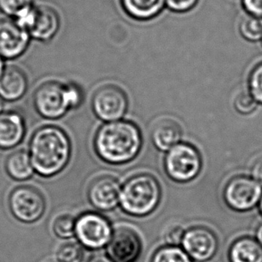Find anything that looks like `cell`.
Returning a JSON list of instances; mask_svg holds the SVG:
<instances>
[{
	"label": "cell",
	"instance_id": "35",
	"mask_svg": "<svg viewBox=\"0 0 262 262\" xmlns=\"http://www.w3.org/2000/svg\"><path fill=\"white\" fill-rule=\"evenodd\" d=\"M4 69H5V68H4L3 59H2V57L0 56V75L3 73Z\"/></svg>",
	"mask_w": 262,
	"mask_h": 262
},
{
	"label": "cell",
	"instance_id": "2",
	"mask_svg": "<svg viewBox=\"0 0 262 262\" xmlns=\"http://www.w3.org/2000/svg\"><path fill=\"white\" fill-rule=\"evenodd\" d=\"M29 154L34 170L39 176L53 177L68 165L71 156V142L61 128L47 125L32 135Z\"/></svg>",
	"mask_w": 262,
	"mask_h": 262
},
{
	"label": "cell",
	"instance_id": "15",
	"mask_svg": "<svg viewBox=\"0 0 262 262\" xmlns=\"http://www.w3.org/2000/svg\"><path fill=\"white\" fill-rule=\"evenodd\" d=\"M25 135L24 117L17 112L0 113V149H12L18 145Z\"/></svg>",
	"mask_w": 262,
	"mask_h": 262
},
{
	"label": "cell",
	"instance_id": "30",
	"mask_svg": "<svg viewBox=\"0 0 262 262\" xmlns=\"http://www.w3.org/2000/svg\"><path fill=\"white\" fill-rule=\"evenodd\" d=\"M199 0H166V7L176 13H186L192 10Z\"/></svg>",
	"mask_w": 262,
	"mask_h": 262
},
{
	"label": "cell",
	"instance_id": "28",
	"mask_svg": "<svg viewBox=\"0 0 262 262\" xmlns=\"http://www.w3.org/2000/svg\"><path fill=\"white\" fill-rule=\"evenodd\" d=\"M184 233H185V231L184 228L179 225L171 226L167 228V230L165 231L164 241L167 244V245L178 246V245H182Z\"/></svg>",
	"mask_w": 262,
	"mask_h": 262
},
{
	"label": "cell",
	"instance_id": "7",
	"mask_svg": "<svg viewBox=\"0 0 262 262\" xmlns=\"http://www.w3.org/2000/svg\"><path fill=\"white\" fill-rule=\"evenodd\" d=\"M113 232L110 221L99 213H83L75 223V236L79 244L89 250L106 247Z\"/></svg>",
	"mask_w": 262,
	"mask_h": 262
},
{
	"label": "cell",
	"instance_id": "17",
	"mask_svg": "<svg viewBox=\"0 0 262 262\" xmlns=\"http://www.w3.org/2000/svg\"><path fill=\"white\" fill-rule=\"evenodd\" d=\"M182 137V128L177 121L164 118L154 124L151 140L157 149L167 151L177 145Z\"/></svg>",
	"mask_w": 262,
	"mask_h": 262
},
{
	"label": "cell",
	"instance_id": "5",
	"mask_svg": "<svg viewBox=\"0 0 262 262\" xmlns=\"http://www.w3.org/2000/svg\"><path fill=\"white\" fill-rule=\"evenodd\" d=\"M202 160L198 149L189 143H178L167 151L165 169L172 180L187 183L202 170Z\"/></svg>",
	"mask_w": 262,
	"mask_h": 262
},
{
	"label": "cell",
	"instance_id": "4",
	"mask_svg": "<svg viewBox=\"0 0 262 262\" xmlns=\"http://www.w3.org/2000/svg\"><path fill=\"white\" fill-rule=\"evenodd\" d=\"M14 20L28 32L31 38L40 41L50 40L60 27L59 14L54 7L46 4H34Z\"/></svg>",
	"mask_w": 262,
	"mask_h": 262
},
{
	"label": "cell",
	"instance_id": "26",
	"mask_svg": "<svg viewBox=\"0 0 262 262\" xmlns=\"http://www.w3.org/2000/svg\"><path fill=\"white\" fill-rule=\"evenodd\" d=\"M249 93L262 105V62L252 69L248 79Z\"/></svg>",
	"mask_w": 262,
	"mask_h": 262
},
{
	"label": "cell",
	"instance_id": "31",
	"mask_svg": "<svg viewBox=\"0 0 262 262\" xmlns=\"http://www.w3.org/2000/svg\"><path fill=\"white\" fill-rule=\"evenodd\" d=\"M242 5L247 14L262 19V0H242Z\"/></svg>",
	"mask_w": 262,
	"mask_h": 262
},
{
	"label": "cell",
	"instance_id": "16",
	"mask_svg": "<svg viewBox=\"0 0 262 262\" xmlns=\"http://www.w3.org/2000/svg\"><path fill=\"white\" fill-rule=\"evenodd\" d=\"M28 87V80L17 67H7L0 75V97L7 101L21 98Z\"/></svg>",
	"mask_w": 262,
	"mask_h": 262
},
{
	"label": "cell",
	"instance_id": "24",
	"mask_svg": "<svg viewBox=\"0 0 262 262\" xmlns=\"http://www.w3.org/2000/svg\"><path fill=\"white\" fill-rule=\"evenodd\" d=\"M75 220L71 215L64 214L56 217L53 222L54 234L60 239H70L75 236Z\"/></svg>",
	"mask_w": 262,
	"mask_h": 262
},
{
	"label": "cell",
	"instance_id": "33",
	"mask_svg": "<svg viewBox=\"0 0 262 262\" xmlns=\"http://www.w3.org/2000/svg\"><path fill=\"white\" fill-rule=\"evenodd\" d=\"M87 262H113L106 255L103 254H96L92 256L91 259H89Z\"/></svg>",
	"mask_w": 262,
	"mask_h": 262
},
{
	"label": "cell",
	"instance_id": "34",
	"mask_svg": "<svg viewBox=\"0 0 262 262\" xmlns=\"http://www.w3.org/2000/svg\"><path fill=\"white\" fill-rule=\"evenodd\" d=\"M255 239L262 246V223L259 224V227H257V229H256Z\"/></svg>",
	"mask_w": 262,
	"mask_h": 262
},
{
	"label": "cell",
	"instance_id": "25",
	"mask_svg": "<svg viewBox=\"0 0 262 262\" xmlns=\"http://www.w3.org/2000/svg\"><path fill=\"white\" fill-rule=\"evenodd\" d=\"M34 5L33 0H0V11L9 18L17 17Z\"/></svg>",
	"mask_w": 262,
	"mask_h": 262
},
{
	"label": "cell",
	"instance_id": "32",
	"mask_svg": "<svg viewBox=\"0 0 262 262\" xmlns=\"http://www.w3.org/2000/svg\"><path fill=\"white\" fill-rule=\"evenodd\" d=\"M252 177L262 186V159L257 160L252 166Z\"/></svg>",
	"mask_w": 262,
	"mask_h": 262
},
{
	"label": "cell",
	"instance_id": "1",
	"mask_svg": "<svg viewBox=\"0 0 262 262\" xmlns=\"http://www.w3.org/2000/svg\"><path fill=\"white\" fill-rule=\"evenodd\" d=\"M142 134L130 121L107 122L97 132L96 153L106 163H127L137 157L142 148Z\"/></svg>",
	"mask_w": 262,
	"mask_h": 262
},
{
	"label": "cell",
	"instance_id": "20",
	"mask_svg": "<svg viewBox=\"0 0 262 262\" xmlns=\"http://www.w3.org/2000/svg\"><path fill=\"white\" fill-rule=\"evenodd\" d=\"M8 176L14 180H27L33 174L34 167L28 152L17 150L10 154L6 161Z\"/></svg>",
	"mask_w": 262,
	"mask_h": 262
},
{
	"label": "cell",
	"instance_id": "12",
	"mask_svg": "<svg viewBox=\"0 0 262 262\" xmlns=\"http://www.w3.org/2000/svg\"><path fill=\"white\" fill-rule=\"evenodd\" d=\"M182 247L191 259L207 262L216 256L219 251V239L208 227H191L184 233Z\"/></svg>",
	"mask_w": 262,
	"mask_h": 262
},
{
	"label": "cell",
	"instance_id": "29",
	"mask_svg": "<svg viewBox=\"0 0 262 262\" xmlns=\"http://www.w3.org/2000/svg\"><path fill=\"white\" fill-rule=\"evenodd\" d=\"M67 92H68V103L70 110L77 108L82 105L84 98V93L82 88L75 83L67 84Z\"/></svg>",
	"mask_w": 262,
	"mask_h": 262
},
{
	"label": "cell",
	"instance_id": "3",
	"mask_svg": "<svg viewBox=\"0 0 262 262\" xmlns=\"http://www.w3.org/2000/svg\"><path fill=\"white\" fill-rule=\"evenodd\" d=\"M161 189L155 177L139 174L131 177L121 189L120 205L124 212L134 216H145L159 206Z\"/></svg>",
	"mask_w": 262,
	"mask_h": 262
},
{
	"label": "cell",
	"instance_id": "9",
	"mask_svg": "<svg viewBox=\"0 0 262 262\" xmlns=\"http://www.w3.org/2000/svg\"><path fill=\"white\" fill-rule=\"evenodd\" d=\"M33 104L41 117L48 119L63 117L70 110L67 85L56 81L44 82L36 90Z\"/></svg>",
	"mask_w": 262,
	"mask_h": 262
},
{
	"label": "cell",
	"instance_id": "13",
	"mask_svg": "<svg viewBox=\"0 0 262 262\" xmlns=\"http://www.w3.org/2000/svg\"><path fill=\"white\" fill-rule=\"evenodd\" d=\"M31 36L13 18L0 20V56L7 59L20 57L28 48Z\"/></svg>",
	"mask_w": 262,
	"mask_h": 262
},
{
	"label": "cell",
	"instance_id": "8",
	"mask_svg": "<svg viewBox=\"0 0 262 262\" xmlns=\"http://www.w3.org/2000/svg\"><path fill=\"white\" fill-rule=\"evenodd\" d=\"M9 209L13 216L20 222L35 223L42 217L46 202L41 192L32 186L15 188L9 196Z\"/></svg>",
	"mask_w": 262,
	"mask_h": 262
},
{
	"label": "cell",
	"instance_id": "38",
	"mask_svg": "<svg viewBox=\"0 0 262 262\" xmlns=\"http://www.w3.org/2000/svg\"><path fill=\"white\" fill-rule=\"evenodd\" d=\"M261 42H262V39H261Z\"/></svg>",
	"mask_w": 262,
	"mask_h": 262
},
{
	"label": "cell",
	"instance_id": "6",
	"mask_svg": "<svg viewBox=\"0 0 262 262\" xmlns=\"http://www.w3.org/2000/svg\"><path fill=\"white\" fill-rule=\"evenodd\" d=\"M261 196V185L247 176L233 177L224 189L226 204L236 212L251 211L259 206Z\"/></svg>",
	"mask_w": 262,
	"mask_h": 262
},
{
	"label": "cell",
	"instance_id": "23",
	"mask_svg": "<svg viewBox=\"0 0 262 262\" xmlns=\"http://www.w3.org/2000/svg\"><path fill=\"white\" fill-rule=\"evenodd\" d=\"M83 258V246L76 242L66 243L57 250V259L58 262H82Z\"/></svg>",
	"mask_w": 262,
	"mask_h": 262
},
{
	"label": "cell",
	"instance_id": "36",
	"mask_svg": "<svg viewBox=\"0 0 262 262\" xmlns=\"http://www.w3.org/2000/svg\"><path fill=\"white\" fill-rule=\"evenodd\" d=\"M3 99L0 97V113H1V111L3 110Z\"/></svg>",
	"mask_w": 262,
	"mask_h": 262
},
{
	"label": "cell",
	"instance_id": "22",
	"mask_svg": "<svg viewBox=\"0 0 262 262\" xmlns=\"http://www.w3.org/2000/svg\"><path fill=\"white\" fill-rule=\"evenodd\" d=\"M151 262H191V259L179 246L166 245L157 250Z\"/></svg>",
	"mask_w": 262,
	"mask_h": 262
},
{
	"label": "cell",
	"instance_id": "37",
	"mask_svg": "<svg viewBox=\"0 0 262 262\" xmlns=\"http://www.w3.org/2000/svg\"><path fill=\"white\" fill-rule=\"evenodd\" d=\"M258 207H259V212H260V214H261L262 216V196L261 199H260V202H259V206H258Z\"/></svg>",
	"mask_w": 262,
	"mask_h": 262
},
{
	"label": "cell",
	"instance_id": "39",
	"mask_svg": "<svg viewBox=\"0 0 262 262\" xmlns=\"http://www.w3.org/2000/svg\"><path fill=\"white\" fill-rule=\"evenodd\" d=\"M57 262H58V261H57Z\"/></svg>",
	"mask_w": 262,
	"mask_h": 262
},
{
	"label": "cell",
	"instance_id": "19",
	"mask_svg": "<svg viewBox=\"0 0 262 262\" xmlns=\"http://www.w3.org/2000/svg\"><path fill=\"white\" fill-rule=\"evenodd\" d=\"M124 12L135 20L147 21L157 17L166 7V0H121Z\"/></svg>",
	"mask_w": 262,
	"mask_h": 262
},
{
	"label": "cell",
	"instance_id": "10",
	"mask_svg": "<svg viewBox=\"0 0 262 262\" xmlns=\"http://www.w3.org/2000/svg\"><path fill=\"white\" fill-rule=\"evenodd\" d=\"M127 108V96L117 86H103L98 89L93 95V112L99 119L105 122L120 120Z\"/></svg>",
	"mask_w": 262,
	"mask_h": 262
},
{
	"label": "cell",
	"instance_id": "14",
	"mask_svg": "<svg viewBox=\"0 0 262 262\" xmlns=\"http://www.w3.org/2000/svg\"><path fill=\"white\" fill-rule=\"evenodd\" d=\"M120 184L110 176L96 178L88 190V198L92 206L102 211L115 209L120 203Z\"/></svg>",
	"mask_w": 262,
	"mask_h": 262
},
{
	"label": "cell",
	"instance_id": "21",
	"mask_svg": "<svg viewBox=\"0 0 262 262\" xmlns=\"http://www.w3.org/2000/svg\"><path fill=\"white\" fill-rule=\"evenodd\" d=\"M239 32L244 39L256 42L262 39V19L247 14L239 24Z\"/></svg>",
	"mask_w": 262,
	"mask_h": 262
},
{
	"label": "cell",
	"instance_id": "27",
	"mask_svg": "<svg viewBox=\"0 0 262 262\" xmlns=\"http://www.w3.org/2000/svg\"><path fill=\"white\" fill-rule=\"evenodd\" d=\"M258 103L252 98L250 93H241L235 98L234 108L241 115H250L255 111Z\"/></svg>",
	"mask_w": 262,
	"mask_h": 262
},
{
	"label": "cell",
	"instance_id": "11",
	"mask_svg": "<svg viewBox=\"0 0 262 262\" xmlns=\"http://www.w3.org/2000/svg\"><path fill=\"white\" fill-rule=\"evenodd\" d=\"M106 252L113 262H137L142 252L141 236L130 227H118L106 245Z\"/></svg>",
	"mask_w": 262,
	"mask_h": 262
},
{
	"label": "cell",
	"instance_id": "18",
	"mask_svg": "<svg viewBox=\"0 0 262 262\" xmlns=\"http://www.w3.org/2000/svg\"><path fill=\"white\" fill-rule=\"evenodd\" d=\"M228 259L229 262H262V246L255 238H237L229 247Z\"/></svg>",
	"mask_w": 262,
	"mask_h": 262
}]
</instances>
